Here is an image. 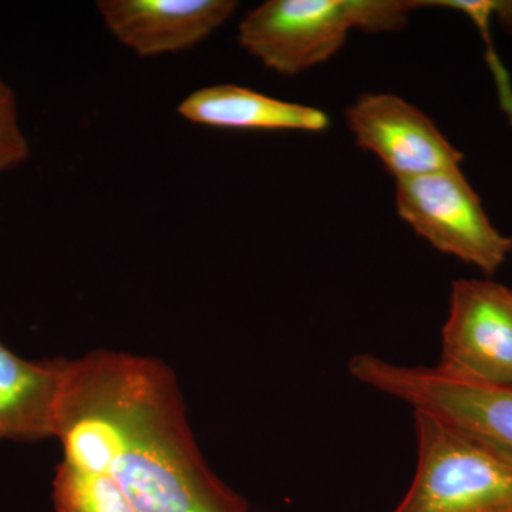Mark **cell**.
Here are the masks:
<instances>
[{
    "label": "cell",
    "mask_w": 512,
    "mask_h": 512,
    "mask_svg": "<svg viewBox=\"0 0 512 512\" xmlns=\"http://www.w3.org/2000/svg\"><path fill=\"white\" fill-rule=\"evenodd\" d=\"M439 369L474 382L512 386V291L488 279L451 285Z\"/></svg>",
    "instance_id": "obj_7"
},
{
    "label": "cell",
    "mask_w": 512,
    "mask_h": 512,
    "mask_svg": "<svg viewBox=\"0 0 512 512\" xmlns=\"http://www.w3.org/2000/svg\"><path fill=\"white\" fill-rule=\"evenodd\" d=\"M111 476L137 512H249L195 443L173 372L154 359Z\"/></svg>",
    "instance_id": "obj_1"
},
{
    "label": "cell",
    "mask_w": 512,
    "mask_h": 512,
    "mask_svg": "<svg viewBox=\"0 0 512 512\" xmlns=\"http://www.w3.org/2000/svg\"><path fill=\"white\" fill-rule=\"evenodd\" d=\"M235 0H101L111 35L140 57L180 53L200 45L235 10Z\"/></svg>",
    "instance_id": "obj_9"
},
{
    "label": "cell",
    "mask_w": 512,
    "mask_h": 512,
    "mask_svg": "<svg viewBox=\"0 0 512 512\" xmlns=\"http://www.w3.org/2000/svg\"><path fill=\"white\" fill-rule=\"evenodd\" d=\"M417 467L393 512H512V463L426 414L413 413Z\"/></svg>",
    "instance_id": "obj_5"
},
{
    "label": "cell",
    "mask_w": 512,
    "mask_h": 512,
    "mask_svg": "<svg viewBox=\"0 0 512 512\" xmlns=\"http://www.w3.org/2000/svg\"><path fill=\"white\" fill-rule=\"evenodd\" d=\"M53 504L56 512H137L111 474L77 470L63 461L53 480Z\"/></svg>",
    "instance_id": "obj_12"
},
{
    "label": "cell",
    "mask_w": 512,
    "mask_h": 512,
    "mask_svg": "<svg viewBox=\"0 0 512 512\" xmlns=\"http://www.w3.org/2000/svg\"><path fill=\"white\" fill-rule=\"evenodd\" d=\"M191 123L231 130L308 131L329 127V117L316 107L275 99L235 84L202 87L178 107Z\"/></svg>",
    "instance_id": "obj_11"
},
{
    "label": "cell",
    "mask_w": 512,
    "mask_h": 512,
    "mask_svg": "<svg viewBox=\"0 0 512 512\" xmlns=\"http://www.w3.org/2000/svg\"><path fill=\"white\" fill-rule=\"evenodd\" d=\"M148 357L97 349L67 360L57 397L55 434L63 463L89 473L110 474L121 457Z\"/></svg>",
    "instance_id": "obj_3"
},
{
    "label": "cell",
    "mask_w": 512,
    "mask_h": 512,
    "mask_svg": "<svg viewBox=\"0 0 512 512\" xmlns=\"http://www.w3.org/2000/svg\"><path fill=\"white\" fill-rule=\"evenodd\" d=\"M67 360H26L0 342V441L52 439Z\"/></svg>",
    "instance_id": "obj_10"
},
{
    "label": "cell",
    "mask_w": 512,
    "mask_h": 512,
    "mask_svg": "<svg viewBox=\"0 0 512 512\" xmlns=\"http://www.w3.org/2000/svg\"><path fill=\"white\" fill-rule=\"evenodd\" d=\"M30 144L19 123L18 100L9 84L0 79V174L29 160Z\"/></svg>",
    "instance_id": "obj_13"
},
{
    "label": "cell",
    "mask_w": 512,
    "mask_h": 512,
    "mask_svg": "<svg viewBox=\"0 0 512 512\" xmlns=\"http://www.w3.org/2000/svg\"><path fill=\"white\" fill-rule=\"evenodd\" d=\"M397 214L443 254L493 275L512 252L460 168L397 181Z\"/></svg>",
    "instance_id": "obj_6"
},
{
    "label": "cell",
    "mask_w": 512,
    "mask_h": 512,
    "mask_svg": "<svg viewBox=\"0 0 512 512\" xmlns=\"http://www.w3.org/2000/svg\"><path fill=\"white\" fill-rule=\"evenodd\" d=\"M424 6L420 0H268L241 20L238 42L268 69L298 76L335 56L352 30H400Z\"/></svg>",
    "instance_id": "obj_2"
},
{
    "label": "cell",
    "mask_w": 512,
    "mask_h": 512,
    "mask_svg": "<svg viewBox=\"0 0 512 512\" xmlns=\"http://www.w3.org/2000/svg\"><path fill=\"white\" fill-rule=\"evenodd\" d=\"M346 121L357 146L379 157L396 181L460 168L463 161L430 117L394 94L359 97Z\"/></svg>",
    "instance_id": "obj_8"
},
{
    "label": "cell",
    "mask_w": 512,
    "mask_h": 512,
    "mask_svg": "<svg viewBox=\"0 0 512 512\" xmlns=\"http://www.w3.org/2000/svg\"><path fill=\"white\" fill-rule=\"evenodd\" d=\"M349 372L512 463V386L461 379L437 366L396 365L370 353L352 357Z\"/></svg>",
    "instance_id": "obj_4"
}]
</instances>
